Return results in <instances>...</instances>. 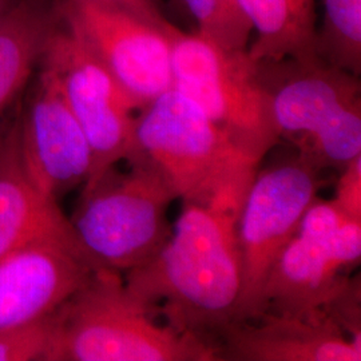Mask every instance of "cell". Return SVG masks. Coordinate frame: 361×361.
<instances>
[{"label":"cell","mask_w":361,"mask_h":361,"mask_svg":"<svg viewBox=\"0 0 361 361\" xmlns=\"http://www.w3.org/2000/svg\"><path fill=\"white\" fill-rule=\"evenodd\" d=\"M1 135H3V131L0 130V140H1Z\"/></svg>","instance_id":"24"},{"label":"cell","mask_w":361,"mask_h":361,"mask_svg":"<svg viewBox=\"0 0 361 361\" xmlns=\"http://www.w3.org/2000/svg\"><path fill=\"white\" fill-rule=\"evenodd\" d=\"M59 15L140 110L173 87L171 35L134 13L95 0H62Z\"/></svg>","instance_id":"10"},{"label":"cell","mask_w":361,"mask_h":361,"mask_svg":"<svg viewBox=\"0 0 361 361\" xmlns=\"http://www.w3.org/2000/svg\"><path fill=\"white\" fill-rule=\"evenodd\" d=\"M340 173L332 200L349 217L361 219V155L352 159Z\"/></svg>","instance_id":"20"},{"label":"cell","mask_w":361,"mask_h":361,"mask_svg":"<svg viewBox=\"0 0 361 361\" xmlns=\"http://www.w3.org/2000/svg\"><path fill=\"white\" fill-rule=\"evenodd\" d=\"M95 268L75 245L40 240L0 259V329L37 323L59 310Z\"/></svg>","instance_id":"12"},{"label":"cell","mask_w":361,"mask_h":361,"mask_svg":"<svg viewBox=\"0 0 361 361\" xmlns=\"http://www.w3.org/2000/svg\"><path fill=\"white\" fill-rule=\"evenodd\" d=\"M177 200L152 169L116 168L85 185L70 217L73 232L95 269L125 274L150 261L168 241L169 207Z\"/></svg>","instance_id":"6"},{"label":"cell","mask_w":361,"mask_h":361,"mask_svg":"<svg viewBox=\"0 0 361 361\" xmlns=\"http://www.w3.org/2000/svg\"><path fill=\"white\" fill-rule=\"evenodd\" d=\"M52 314L37 323L0 329V361H47Z\"/></svg>","instance_id":"19"},{"label":"cell","mask_w":361,"mask_h":361,"mask_svg":"<svg viewBox=\"0 0 361 361\" xmlns=\"http://www.w3.org/2000/svg\"><path fill=\"white\" fill-rule=\"evenodd\" d=\"M47 361H213L219 344L159 323L123 274L95 269L52 314Z\"/></svg>","instance_id":"2"},{"label":"cell","mask_w":361,"mask_h":361,"mask_svg":"<svg viewBox=\"0 0 361 361\" xmlns=\"http://www.w3.org/2000/svg\"><path fill=\"white\" fill-rule=\"evenodd\" d=\"M40 240H58L80 249L58 201L28 176L15 125L0 140V259Z\"/></svg>","instance_id":"14"},{"label":"cell","mask_w":361,"mask_h":361,"mask_svg":"<svg viewBox=\"0 0 361 361\" xmlns=\"http://www.w3.org/2000/svg\"><path fill=\"white\" fill-rule=\"evenodd\" d=\"M182 8L192 13L198 34L226 50L244 51L253 32L238 0H180Z\"/></svg>","instance_id":"18"},{"label":"cell","mask_w":361,"mask_h":361,"mask_svg":"<svg viewBox=\"0 0 361 361\" xmlns=\"http://www.w3.org/2000/svg\"><path fill=\"white\" fill-rule=\"evenodd\" d=\"M219 360L360 361L361 345L328 314L264 312L219 336Z\"/></svg>","instance_id":"13"},{"label":"cell","mask_w":361,"mask_h":361,"mask_svg":"<svg viewBox=\"0 0 361 361\" xmlns=\"http://www.w3.org/2000/svg\"><path fill=\"white\" fill-rule=\"evenodd\" d=\"M258 66L280 138L296 143L298 154L322 170H341L361 155L357 75L320 55Z\"/></svg>","instance_id":"4"},{"label":"cell","mask_w":361,"mask_h":361,"mask_svg":"<svg viewBox=\"0 0 361 361\" xmlns=\"http://www.w3.org/2000/svg\"><path fill=\"white\" fill-rule=\"evenodd\" d=\"M323 28L317 32V54L331 65L355 75L361 71V0H320Z\"/></svg>","instance_id":"17"},{"label":"cell","mask_w":361,"mask_h":361,"mask_svg":"<svg viewBox=\"0 0 361 361\" xmlns=\"http://www.w3.org/2000/svg\"><path fill=\"white\" fill-rule=\"evenodd\" d=\"M176 7H178V8H182V3H180V0H170Z\"/></svg>","instance_id":"23"},{"label":"cell","mask_w":361,"mask_h":361,"mask_svg":"<svg viewBox=\"0 0 361 361\" xmlns=\"http://www.w3.org/2000/svg\"><path fill=\"white\" fill-rule=\"evenodd\" d=\"M304 155L257 170L237 221L241 257V293L234 324L261 314L262 292L281 250L296 234L300 221L317 198L320 173Z\"/></svg>","instance_id":"8"},{"label":"cell","mask_w":361,"mask_h":361,"mask_svg":"<svg viewBox=\"0 0 361 361\" xmlns=\"http://www.w3.org/2000/svg\"><path fill=\"white\" fill-rule=\"evenodd\" d=\"M95 1L110 4L121 10H125L128 13H134L143 20L161 28L171 27L166 20V18L161 13L155 0H95Z\"/></svg>","instance_id":"21"},{"label":"cell","mask_w":361,"mask_h":361,"mask_svg":"<svg viewBox=\"0 0 361 361\" xmlns=\"http://www.w3.org/2000/svg\"><path fill=\"white\" fill-rule=\"evenodd\" d=\"M244 200L183 204L165 245L123 274L130 293L158 320L213 343L234 324L241 293L237 221Z\"/></svg>","instance_id":"1"},{"label":"cell","mask_w":361,"mask_h":361,"mask_svg":"<svg viewBox=\"0 0 361 361\" xmlns=\"http://www.w3.org/2000/svg\"><path fill=\"white\" fill-rule=\"evenodd\" d=\"M39 65L55 82L89 141L92 169L85 185H91L126 159L140 109L67 27L59 11Z\"/></svg>","instance_id":"9"},{"label":"cell","mask_w":361,"mask_h":361,"mask_svg":"<svg viewBox=\"0 0 361 361\" xmlns=\"http://www.w3.org/2000/svg\"><path fill=\"white\" fill-rule=\"evenodd\" d=\"M56 15L19 0L0 20V113L25 87L44 49Z\"/></svg>","instance_id":"16"},{"label":"cell","mask_w":361,"mask_h":361,"mask_svg":"<svg viewBox=\"0 0 361 361\" xmlns=\"http://www.w3.org/2000/svg\"><path fill=\"white\" fill-rule=\"evenodd\" d=\"M19 0H0V20L7 15Z\"/></svg>","instance_id":"22"},{"label":"cell","mask_w":361,"mask_h":361,"mask_svg":"<svg viewBox=\"0 0 361 361\" xmlns=\"http://www.w3.org/2000/svg\"><path fill=\"white\" fill-rule=\"evenodd\" d=\"M173 89L190 99L255 164L280 142L271 95L247 50H226L201 34L171 35Z\"/></svg>","instance_id":"5"},{"label":"cell","mask_w":361,"mask_h":361,"mask_svg":"<svg viewBox=\"0 0 361 361\" xmlns=\"http://www.w3.org/2000/svg\"><path fill=\"white\" fill-rule=\"evenodd\" d=\"M28 176L54 200L85 185L91 174L89 141L52 78L40 70L38 86L18 123Z\"/></svg>","instance_id":"11"},{"label":"cell","mask_w":361,"mask_h":361,"mask_svg":"<svg viewBox=\"0 0 361 361\" xmlns=\"http://www.w3.org/2000/svg\"><path fill=\"white\" fill-rule=\"evenodd\" d=\"M256 31L255 62L305 59L317 54L316 0H238Z\"/></svg>","instance_id":"15"},{"label":"cell","mask_w":361,"mask_h":361,"mask_svg":"<svg viewBox=\"0 0 361 361\" xmlns=\"http://www.w3.org/2000/svg\"><path fill=\"white\" fill-rule=\"evenodd\" d=\"M125 161L152 169L182 204L201 205L244 200L259 168L173 87L140 110Z\"/></svg>","instance_id":"3"},{"label":"cell","mask_w":361,"mask_h":361,"mask_svg":"<svg viewBox=\"0 0 361 361\" xmlns=\"http://www.w3.org/2000/svg\"><path fill=\"white\" fill-rule=\"evenodd\" d=\"M360 257L361 219L349 217L334 200L317 197L271 268L261 313L328 314L357 283L349 271Z\"/></svg>","instance_id":"7"}]
</instances>
